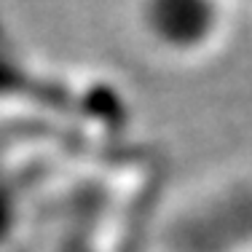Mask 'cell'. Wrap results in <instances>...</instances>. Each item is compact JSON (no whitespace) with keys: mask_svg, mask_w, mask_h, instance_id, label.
Wrapping results in <instances>:
<instances>
[{"mask_svg":"<svg viewBox=\"0 0 252 252\" xmlns=\"http://www.w3.org/2000/svg\"><path fill=\"white\" fill-rule=\"evenodd\" d=\"M236 0H137V25L156 51L193 62L225 43Z\"/></svg>","mask_w":252,"mask_h":252,"instance_id":"obj_2","label":"cell"},{"mask_svg":"<svg viewBox=\"0 0 252 252\" xmlns=\"http://www.w3.org/2000/svg\"><path fill=\"white\" fill-rule=\"evenodd\" d=\"M124 124L126 107L113 83L40 62L0 22V129H51L102 151Z\"/></svg>","mask_w":252,"mask_h":252,"instance_id":"obj_1","label":"cell"}]
</instances>
